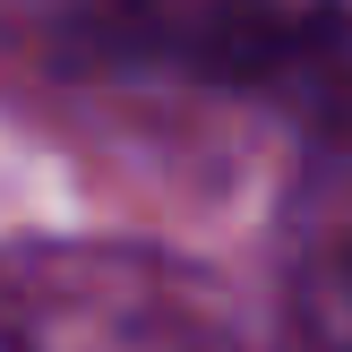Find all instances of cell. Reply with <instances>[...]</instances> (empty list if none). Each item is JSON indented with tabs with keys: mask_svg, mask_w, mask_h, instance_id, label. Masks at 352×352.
<instances>
[{
	"mask_svg": "<svg viewBox=\"0 0 352 352\" xmlns=\"http://www.w3.org/2000/svg\"><path fill=\"white\" fill-rule=\"evenodd\" d=\"M95 43L189 86L309 103L352 129V17L336 0H103Z\"/></svg>",
	"mask_w": 352,
	"mask_h": 352,
	"instance_id": "6da1fadb",
	"label": "cell"
},
{
	"mask_svg": "<svg viewBox=\"0 0 352 352\" xmlns=\"http://www.w3.org/2000/svg\"><path fill=\"white\" fill-rule=\"evenodd\" d=\"M0 352H250L206 275L146 250L34 241L0 258Z\"/></svg>",
	"mask_w": 352,
	"mask_h": 352,
	"instance_id": "7a4b0ae2",
	"label": "cell"
},
{
	"mask_svg": "<svg viewBox=\"0 0 352 352\" xmlns=\"http://www.w3.org/2000/svg\"><path fill=\"white\" fill-rule=\"evenodd\" d=\"M284 318L301 352H352V129L318 146L284 223Z\"/></svg>",
	"mask_w": 352,
	"mask_h": 352,
	"instance_id": "3957f363",
	"label": "cell"
}]
</instances>
